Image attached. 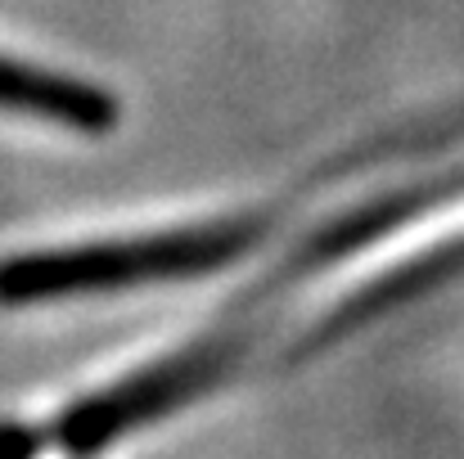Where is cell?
<instances>
[{"label":"cell","instance_id":"cell-1","mask_svg":"<svg viewBox=\"0 0 464 459\" xmlns=\"http://www.w3.org/2000/svg\"><path fill=\"white\" fill-rule=\"evenodd\" d=\"M253 244L248 225H198V230H167L145 239H104V244H72L45 253H18L0 262V306H36L77 298V293H109L158 280H189L226 266Z\"/></svg>","mask_w":464,"mask_h":459},{"label":"cell","instance_id":"cell-3","mask_svg":"<svg viewBox=\"0 0 464 459\" xmlns=\"http://www.w3.org/2000/svg\"><path fill=\"white\" fill-rule=\"evenodd\" d=\"M0 113L41 118V122L82 131V136H104L118 127V100L100 91L95 81L32 68L5 54H0Z\"/></svg>","mask_w":464,"mask_h":459},{"label":"cell","instance_id":"cell-2","mask_svg":"<svg viewBox=\"0 0 464 459\" xmlns=\"http://www.w3.org/2000/svg\"><path fill=\"white\" fill-rule=\"evenodd\" d=\"M221 369V347H203V351H189V356H176L158 369H145L82 406H72L45 437L68 451V455H91L100 446H109L113 437L150 424L158 415H167L176 401L194 397L212 374Z\"/></svg>","mask_w":464,"mask_h":459}]
</instances>
